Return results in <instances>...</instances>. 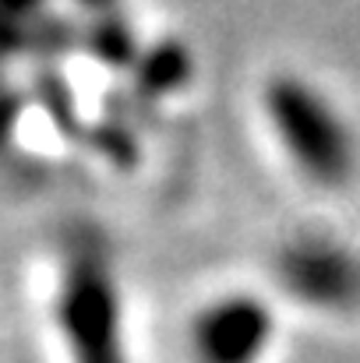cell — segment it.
<instances>
[{"label": "cell", "mask_w": 360, "mask_h": 363, "mask_svg": "<svg viewBox=\"0 0 360 363\" xmlns=\"http://www.w3.org/2000/svg\"><path fill=\"white\" fill-rule=\"evenodd\" d=\"M25 103L28 96L0 71V155H7L18 141V127L25 117Z\"/></svg>", "instance_id": "cell-9"}, {"label": "cell", "mask_w": 360, "mask_h": 363, "mask_svg": "<svg viewBox=\"0 0 360 363\" xmlns=\"http://www.w3.org/2000/svg\"><path fill=\"white\" fill-rule=\"evenodd\" d=\"M276 342V311L251 289L219 293L198 307L187 328L195 363H265Z\"/></svg>", "instance_id": "cell-4"}, {"label": "cell", "mask_w": 360, "mask_h": 363, "mask_svg": "<svg viewBox=\"0 0 360 363\" xmlns=\"http://www.w3.org/2000/svg\"><path fill=\"white\" fill-rule=\"evenodd\" d=\"M53 321L67 363H134L117 272L99 237H82L64 250Z\"/></svg>", "instance_id": "cell-1"}, {"label": "cell", "mask_w": 360, "mask_h": 363, "mask_svg": "<svg viewBox=\"0 0 360 363\" xmlns=\"http://www.w3.org/2000/svg\"><path fill=\"white\" fill-rule=\"evenodd\" d=\"M268 127L297 173L325 191H339L357 173V138L343 110L311 78L279 71L261 92Z\"/></svg>", "instance_id": "cell-2"}, {"label": "cell", "mask_w": 360, "mask_h": 363, "mask_svg": "<svg viewBox=\"0 0 360 363\" xmlns=\"http://www.w3.org/2000/svg\"><path fill=\"white\" fill-rule=\"evenodd\" d=\"M32 103L43 110V117L50 121V127L60 134V138H71V141H82L89 121L82 113V103L75 96V85L67 82V74L60 71V64H39L32 71Z\"/></svg>", "instance_id": "cell-7"}, {"label": "cell", "mask_w": 360, "mask_h": 363, "mask_svg": "<svg viewBox=\"0 0 360 363\" xmlns=\"http://www.w3.org/2000/svg\"><path fill=\"white\" fill-rule=\"evenodd\" d=\"M279 289L318 314L360 311V250L318 230L293 233L272 257Z\"/></svg>", "instance_id": "cell-3"}, {"label": "cell", "mask_w": 360, "mask_h": 363, "mask_svg": "<svg viewBox=\"0 0 360 363\" xmlns=\"http://www.w3.org/2000/svg\"><path fill=\"white\" fill-rule=\"evenodd\" d=\"M82 53H89L99 67L114 71V74H131L134 64L141 60L145 46L131 25V18L124 11H103V14H89V21H82Z\"/></svg>", "instance_id": "cell-5"}, {"label": "cell", "mask_w": 360, "mask_h": 363, "mask_svg": "<svg viewBox=\"0 0 360 363\" xmlns=\"http://www.w3.org/2000/svg\"><path fill=\"white\" fill-rule=\"evenodd\" d=\"M46 11H50V0H0V21H11V25L36 21Z\"/></svg>", "instance_id": "cell-10"}, {"label": "cell", "mask_w": 360, "mask_h": 363, "mask_svg": "<svg viewBox=\"0 0 360 363\" xmlns=\"http://www.w3.org/2000/svg\"><path fill=\"white\" fill-rule=\"evenodd\" d=\"M85 148H92L99 159H107L110 166H134L138 155H141V138H138V123L127 121V117H117V113H107L99 121H89V130L82 138Z\"/></svg>", "instance_id": "cell-8"}, {"label": "cell", "mask_w": 360, "mask_h": 363, "mask_svg": "<svg viewBox=\"0 0 360 363\" xmlns=\"http://www.w3.org/2000/svg\"><path fill=\"white\" fill-rule=\"evenodd\" d=\"M127 78H131V89L145 103L156 106L163 96H170V92L187 85V78H191V53H187L184 43L163 39L156 46H145L141 60L134 64V71Z\"/></svg>", "instance_id": "cell-6"}, {"label": "cell", "mask_w": 360, "mask_h": 363, "mask_svg": "<svg viewBox=\"0 0 360 363\" xmlns=\"http://www.w3.org/2000/svg\"><path fill=\"white\" fill-rule=\"evenodd\" d=\"M82 11H89V14H103V11H117L120 0H75Z\"/></svg>", "instance_id": "cell-11"}]
</instances>
